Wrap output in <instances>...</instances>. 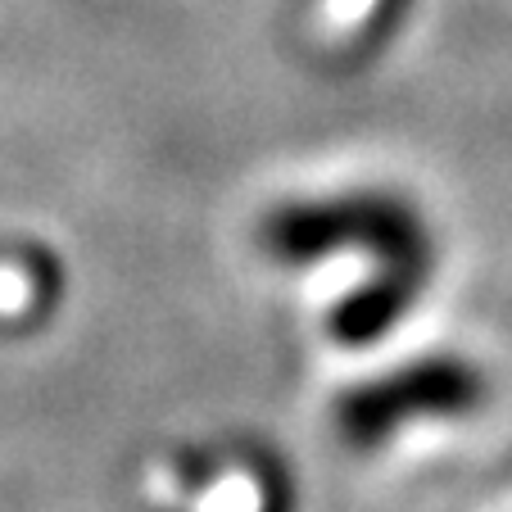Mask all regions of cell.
<instances>
[{
  "label": "cell",
  "instance_id": "6da1fadb",
  "mask_svg": "<svg viewBox=\"0 0 512 512\" xmlns=\"http://www.w3.org/2000/svg\"><path fill=\"white\" fill-rule=\"evenodd\" d=\"M263 250L281 263H309L327 254L354 250L377 254L399 277L426 281V227L408 204L386 195H354V200H318L277 209L263 223Z\"/></svg>",
  "mask_w": 512,
  "mask_h": 512
},
{
  "label": "cell",
  "instance_id": "7a4b0ae2",
  "mask_svg": "<svg viewBox=\"0 0 512 512\" xmlns=\"http://www.w3.org/2000/svg\"><path fill=\"white\" fill-rule=\"evenodd\" d=\"M481 399V377L458 358H426L368 381L363 390L340 399L336 422L340 435L354 445H377L395 435L408 417H454Z\"/></svg>",
  "mask_w": 512,
  "mask_h": 512
}]
</instances>
